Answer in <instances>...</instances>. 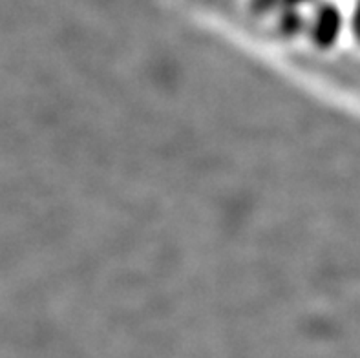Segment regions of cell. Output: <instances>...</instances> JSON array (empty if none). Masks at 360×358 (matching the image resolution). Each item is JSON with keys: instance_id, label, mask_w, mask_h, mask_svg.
Returning a JSON list of instances; mask_svg holds the SVG:
<instances>
[{"instance_id": "1", "label": "cell", "mask_w": 360, "mask_h": 358, "mask_svg": "<svg viewBox=\"0 0 360 358\" xmlns=\"http://www.w3.org/2000/svg\"><path fill=\"white\" fill-rule=\"evenodd\" d=\"M342 30V15L335 4H322L313 24V41L320 48H329L337 42Z\"/></svg>"}, {"instance_id": "2", "label": "cell", "mask_w": 360, "mask_h": 358, "mask_svg": "<svg viewBox=\"0 0 360 358\" xmlns=\"http://www.w3.org/2000/svg\"><path fill=\"white\" fill-rule=\"evenodd\" d=\"M276 4H278V0H251V11L255 15H265L269 13Z\"/></svg>"}, {"instance_id": "3", "label": "cell", "mask_w": 360, "mask_h": 358, "mask_svg": "<svg viewBox=\"0 0 360 358\" xmlns=\"http://www.w3.org/2000/svg\"><path fill=\"white\" fill-rule=\"evenodd\" d=\"M353 32L359 35L360 33V0H356V6H355V11H353Z\"/></svg>"}, {"instance_id": "4", "label": "cell", "mask_w": 360, "mask_h": 358, "mask_svg": "<svg viewBox=\"0 0 360 358\" xmlns=\"http://www.w3.org/2000/svg\"><path fill=\"white\" fill-rule=\"evenodd\" d=\"M356 37H359V39H360V33H359V35H356Z\"/></svg>"}]
</instances>
